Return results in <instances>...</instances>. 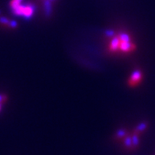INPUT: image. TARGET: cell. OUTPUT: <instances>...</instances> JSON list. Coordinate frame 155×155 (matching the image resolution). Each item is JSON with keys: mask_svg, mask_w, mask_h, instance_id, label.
<instances>
[{"mask_svg": "<svg viewBox=\"0 0 155 155\" xmlns=\"http://www.w3.org/2000/svg\"><path fill=\"white\" fill-rule=\"evenodd\" d=\"M143 78V73L139 70H135V71L131 74V78L128 81V84L131 86H135L141 82Z\"/></svg>", "mask_w": 155, "mask_h": 155, "instance_id": "obj_1", "label": "cell"}, {"mask_svg": "<svg viewBox=\"0 0 155 155\" xmlns=\"http://www.w3.org/2000/svg\"><path fill=\"white\" fill-rule=\"evenodd\" d=\"M35 11V7L32 4L24 5L23 6V13L22 16L25 19H29L33 16Z\"/></svg>", "mask_w": 155, "mask_h": 155, "instance_id": "obj_2", "label": "cell"}, {"mask_svg": "<svg viewBox=\"0 0 155 155\" xmlns=\"http://www.w3.org/2000/svg\"><path fill=\"white\" fill-rule=\"evenodd\" d=\"M124 147L125 149H127L129 151L134 150V148H133L132 145L131 135H127L124 139Z\"/></svg>", "mask_w": 155, "mask_h": 155, "instance_id": "obj_3", "label": "cell"}, {"mask_svg": "<svg viewBox=\"0 0 155 155\" xmlns=\"http://www.w3.org/2000/svg\"><path fill=\"white\" fill-rule=\"evenodd\" d=\"M52 2H50V1H48V0H44V10H45V15L47 16L51 14V11H52V5H51Z\"/></svg>", "mask_w": 155, "mask_h": 155, "instance_id": "obj_4", "label": "cell"}, {"mask_svg": "<svg viewBox=\"0 0 155 155\" xmlns=\"http://www.w3.org/2000/svg\"><path fill=\"white\" fill-rule=\"evenodd\" d=\"M147 127H148V123L147 122H142L140 123L138 126L136 127V128L135 130V132H136L137 134H140V133L143 132V131H145L146 129L147 128Z\"/></svg>", "mask_w": 155, "mask_h": 155, "instance_id": "obj_5", "label": "cell"}, {"mask_svg": "<svg viewBox=\"0 0 155 155\" xmlns=\"http://www.w3.org/2000/svg\"><path fill=\"white\" fill-rule=\"evenodd\" d=\"M131 139H132V145L134 150L136 148H138L139 145V134H137L136 132H134L131 135Z\"/></svg>", "mask_w": 155, "mask_h": 155, "instance_id": "obj_6", "label": "cell"}, {"mask_svg": "<svg viewBox=\"0 0 155 155\" xmlns=\"http://www.w3.org/2000/svg\"><path fill=\"white\" fill-rule=\"evenodd\" d=\"M127 136V133L125 130L124 129H120L116 131V138L117 140H120V139H124L125 137Z\"/></svg>", "mask_w": 155, "mask_h": 155, "instance_id": "obj_7", "label": "cell"}, {"mask_svg": "<svg viewBox=\"0 0 155 155\" xmlns=\"http://www.w3.org/2000/svg\"><path fill=\"white\" fill-rule=\"evenodd\" d=\"M22 0H11L10 2V6L11 10H15L17 7H18L21 4Z\"/></svg>", "mask_w": 155, "mask_h": 155, "instance_id": "obj_8", "label": "cell"}, {"mask_svg": "<svg viewBox=\"0 0 155 155\" xmlns=\"http://www.w3.org/2000/svg\"><path fill=\"white\" fill-rule=\"evenodd\" d=\"M10 21H9V19H7L6 18H5V17H1V18H0V23L2 25H9Z\"/></svg>", "mask_w": 155, "mask_h": 155, "instance_id": "obj_9", "label": "cell"}, {"mask_svg": "<svg viewBox=\"0 0 155 155\" xmlns=\"http://www.w3.org/2000/svg\"><path fill=\"white\" fill-rule=\"evenodd\" d=\"M17 25H18V24H17V22L15 21H10L8 26L11 27V28H16Z\"/></svg>", "mask_w": 155, "mask_h": 155, "instance_id": "obj_10", "label": "cell"}, {"mask_svg": "<svg viewBox=\"0 0 155 155\" xmlns=\"http://www.w3.org/2000/svg\"><path fill=\"white\" fill-rule=\"evenodd\" d=\"M105 35H106L107 37H112L113 35H114V32L112 30H108L105 32Z\"/></svg>", "mask_w": 155, "mask_h": 155, "instance_id": "obj_11", "label": "cell"}, {"mask_svg": "<svg viewBox=\"0 0 155 155\" xmlns=\"http://www.w3.org/2000/svg\"><path fill=\"white\" fill-rule=\"evenodd\" d=\"M5 100H6V96L2 95V94H0V103H2Z\"/></svg>", "mask_w": 155, "mask_h": 155, "instance_id": "obj_12", "label": "cell"}, {"mask_svg": "<svg viewBox=\"0 0 155 155\" xmlns=\"http://www.w3.org/2000/svg\"><path fill=\"white\" fill-rule=\"evenodd\" d=\"M48 1H50V2H53V1H55V0H48Z\"/></svg>", "mask_w": 155, "mask_h": 155, "instance_id": "obj_13", "label": "cell"}, {"mask_svg": "<svg viewBox=\"0 0 155 155\" xmlns=\"http://www.w3.org/2000/svg\"><path fill=\"white\" fill-rule=\"evenodd\" d=\"M1 108H2V104H1V103H0V109H1Z\"/></svg>", "mask_w": 155, "mask_h": 155, "instance_id": "obj_14", "label": "cell"}, {"mask_svg": "<svg viewBox=\"0 0 155 155\" xmlns=\"http://www.w3.org/2000/svg\"><path fill=\"white\" fill-rule=\"evenodd\" d=\"M0 14H1V12H0Z\"/></svg>", "mask_w": 155, "mask_h": 155, "instance_id": "obj_15", "label": "cell"}]
</instances>
